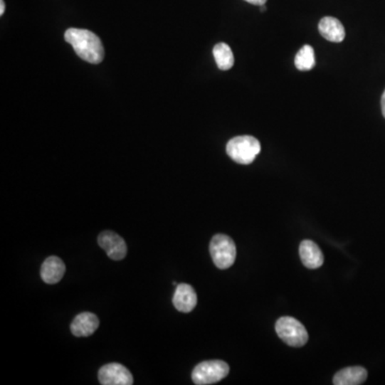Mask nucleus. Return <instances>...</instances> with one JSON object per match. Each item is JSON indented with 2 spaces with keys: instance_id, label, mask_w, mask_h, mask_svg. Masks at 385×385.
<instances>
[{
  "instance_id": "obj_10",
  "label": "nucleus",
  "mask_w": 385,
  "mask_h": 385,
  "mask_svg": "<svg viewBox=\"0 0 385 385\" xmlns=\"http://www.w3.org/2000/svg\"><path fill=\"white\" fill-rule=\"evenodd\" d=\"M300 257L302 263L308 269H318L325 263V257L319 246L310 240H304L300 244Z\"/></svg>"
},
{
  "instance_id": "obj_1",
  "label": "nucleus",
  "mask_w": 385,
  "mask_h": 385,
  "mask_svg": "<svg viewBox=\"0 0 385 385\" xmlns=\"http://www.w3.org/2000/svg\"><path fill=\"white\" fill-rule=\"evenodd\" d=\"M65 39L71 44L78 57L87 63L97 65L102 63L104 48L99 37L86 29L70 28L65 31Z\"/></svg>"
},
{
  "instance_id": "obj_16",
  "label": "nucleus",
  "mask_w": 385,
  "mask_h": 385,
  "mask_svg": "<svg viewBox=\"0 0 385 385\" xmlns=\"http://www.w3.org/2000/svg\"><path fill=\"white\" fill-rule=\"evenodd\" d=\"M246 1L255 6H263L267 3V0H246Z\"/></svg>"
},
{
  "instance_id": "obj_18",
  "label": "nucleus",
  "mask_w": 385,
  "mask_h": 385,
  "mask_svg": "<svg viewBox=\"0 0 385 385\" xmlns=\"http://www.w3.org/2000/svg\"><path fill=\"white\" fill-rule=\"evenodd\" d=\"M5 1H4V0H0V16H4V14H5Z\"/></svg>"
},
{
  "instance_id": "obj_2",
  "label": "nucleus",
  "mask_w": 385,
  "mask_h": 385,
  "mask_svg": "<svg viewBox=\"0 0 385 385\" xmlns=\"http://www.w3.org/2000/svg\"><path fill=\"white\" fill-rule=\"evenodd\" d=\"M261 146L258 139L253 136H238L227 144V154L237 163L250 165L260 153Z\"/></svg>"
},
{
  "instance_id": "obj_3",
  "label": "nucleus",
  "mask_w": 385,
  "mask_h": 385,
  "mask_svg": "<svg viewBox=\"0 0 385 385\" xmlns=\"http://www.w3.org/2000/svg\"><path fill=\"white\" fill-rule=\"evenodd\" d=\"M210 254L218 269L226 270L235 263L237 248L228 236L216 235L210 242Z\"/></svg>"
},
{
  "instance_id": "obj_5",
  "label": "nucleus",
  "mask_w": 385,
  "mask_h": 385,
  "mask_svg": "<svg viewBox=\"0 0 385 385\" xmlns=\"http://www.w3.org/2000/svg\"><path fill=\"white\" fill-rule=\"evenodd\" d=\"M276 333L283 342L291 347H303L308 342L305 327L292 317H282L275 325Z\"/></svg>"
},
{
  "instance_id": "obj_7",
  "label": "nucleus",
  "mask_w": 385,
  "mask_h": 385,
  "mask_svg": "<svg viewBox=\"0 0 385 385\" xmlns=\"http://www.w3.org/2000/svg\"><path fill=\"white\" fill-rule=\"evenodd\" d=\"M97 243L112 260L120 261L127 256V248L125 240L112 231H106L100 233Z\"/></svg>"
},
{
  "instance_id": "obj_8",
  "label": "nucleus",
  "mask_w": 385,
  "mask_h": 385,
  "mask_svg": "<svg viewBox=\"0 0 385 385\" xmlns=\"http://www.w3.org/2000/svg\"><path fill=\"white\" fill-rule=\"evenodd\" d=\"M172 304L181 312H191L197 305V295L194 288L187 284L176 285Z\"/></svg>"
},
{
  "instance_id": "obj_4",
  "label": "nucleus",
  "mask_w": 385,
  "mask_h": 385,
  "mask_svg": "<svg viewBox=\"0 0 385 385\" xmlns=\"http://www.w3.org/2000/svg\"><path fill=\"white\" fill-rule=\"evenodd\" d=\"M229 366L226 362L214 359L199 364L191 372V380L197 385L214 384L226 378Z\"/></svg>"
},
{
  "instance_id": "obj_9",
  "label": "nucleus",
  "mask_w": 385,
  "mask_h": 385,
  "mask_svg": "<svg viewBox=\"0 0 385 385\" xmlns=\"http://www.w3.org/2000/svg\"><path fill=\"white\" fill-rule=\"evenodd\" d=\"M99 318L93 312H82L71 323V333L76 337H88L99 327Z\"/></svg>"
},
{
  "instance_id": "obj_14",
  "label": "nucleus",
  "mask_w": 385,
  "mask_h": 385,
  "mask_svg": "<svg viewBox=\"0 0 385 385\" xmlns=\"http://www.w3.org/2000/svg\"><path fill=\"white\" fill-rule=\"evenodd\" d=\"M213 56L216 65L222 71H227V70L233 67L235 58H233V51L227 44H216L213 48Z\"/></svg>"
},
{
  "instance_id": "obj_19",
  "label": "nucleus",
  "mask_w": 385,
  "mask_h": 385,
  "mask_svg": "<svg viewBox=\"0 0 385 385\" xmlns=\"http://www.w3.org/2000/svg\"><path fill=\"white\" fill-rule=\"evenodd\" d=\"M265 10H267V8H265V5L260 6V11H261V12H265Z\"/></svg>"
},
{
  "instance_id": "obj_12",
  "label": "nucleus",
  "mask_w": 385,
  "mask_h": 385,
  "mask_svg": "<svg viewBox=\"0 0 385 385\" xmlns=\"http://www.w3.org/2000/svg\"><path fill=\"white\" fill-rule=\"evenodd\" d=\"M319 33L327 41L339 43L346 37V31L339 20L331 16L323 18L319 23Z\"/></svg>"
},
{
  "instance_id": "obj_13",
  "label": "nucleus",
  "mask_w": 385,
  "mask_h": 385,
  "mask_svg": "<svg viewBox=\"0 0 385 385\" xmlns=\"http://www.w3.org/2000/svg\"><path fill=\"white\" fill-rule=\"evenodd\" d=\"M367 379V370L361 366H353L339 370L334 376L333 383L335 385H359Z\"/></svg>"
},
{
  "instance_id": "obj_15",
  "label": "nucleus",
  "mask_w": 385,
  "mask_h": 385,
  "mask_svg": "<svg viewBox=\"0 0 385 385\" xmlns=\"http://www.w3.org/2000/svg\"><path fill=\"white\" fill-rule=\"evenodd\" d=\"M295 67L300 71H310L316 65L314 48L310 46H304L297 52L295 59Z\"/></svg>"
},
{
  "instance_id": "obj_6",
  "label": "nucleus",
  "mask_w": 385,
  "mask_h": 385,
  "mask_svg": "<svg viewBox=\"0 0 385 385\" xmlns=\"http://www.w3.org/2000/svg\"><path fill=\"white\" fill-rule=\"evenodd\" d=\"M99 381L103 385H132L131 371L119 363L106 364L99 370Z\"/></svg>"
},
{
  "instance_id": "obj_11",
  "label": "nucleus",
  "mask_w": 385,
  "mask_h": 385,
  "mask_svg": "<svg viewBox=\"0 0 385 385\" xmlns=\"http://www.w3.org/2000/svg\"><path fill=\"white\" fill-rule=\"evenodd\" d=\"M65 273V263L57 256H51L46 258L41 267L42 280L48 285H54L60 282Z\"/></svg>"
},
{
  "instance_id": "obj_17",
  "label": "nucleus",
  "mask_w": 385,
  "mask_h": 385,
  "mask_svg": "<svg viewBox=\"0 0 385 385\" xmlns=\"http://www.w3.org/2000/svg\"><path fill=\"white\" fill-rule=\"evenodd\" d=\"M381 108H382V114L385 118V90L382 95V99H381Z\"/></svg>"
}]
</instances>
